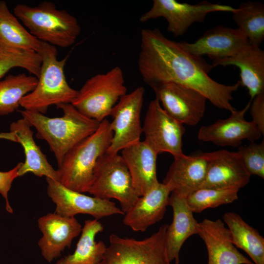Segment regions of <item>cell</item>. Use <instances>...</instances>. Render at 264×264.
I'll return each mask as SVG.
<instances>
[{
	"label": "cell",
	"mask_w": 264,
	"mask_h": 264,
	"mask_svg": "<svg viewBox=\"0 0 264 264\" xmlns=\"http://www.w3.org/2000/svg\"><path fill=\"white\" fill-rule=\"evenodd\" d=\"M41 64L42 58L38 52L0 44V79L15 67L23 68L38 78Z\"/></svg>",
	"instance_id": "obj_30"
},
{
	"label": "cell",
	"mask_w": 264,
	"mask_h": 264,
	"mask_svg": "<svg viewBox=\"0 0 264 264\" xmlns=\"http://www.w3.org/2000/svg\"><path fill=\"white\" fill-rule=\"evenodd\" d=\"M45 178L47 195L56 205L55 213L59 215L71 218L79 214H87L98 220L113 215H125L110 199L88 196L70 190L58 181Z\"/></svg>",
	"instance_id": "obj_13"
},
{
	"label": "cell",
	"mask_w": 264,
	"mask_h": 264,
	"mask_svg": "<svg viewBox=\"0 0 264 264\" xmlns=\"http://www.w3.org/2000/svg\"><path fill=\"white\" fill-rule=\"evenodd\" d=\"M244 168L250 176L264 178V141L241 145L236 152Z\"/></svg>",
	"instance_id": "obj_32"
},
{
	"label": "cell",
	"mask_w": 264,
	"mask_h": 264,
	"mask_svg": "<svg viewBox=\"0 0 264 264\" xmlns=\"http://www.w3.org/2000/svg\"><path fill=\"white\" fill-rule=\"evenodd\" d=\"M112 136L110 122L105 118L93 133L66 153L57 170L59 182L70 190L81 193L88 192L96 163L107 152Z\"/></svg>",
	"instance_id": "obj_3"
},
{
	"label": "cell",
	"mask_w": 264,
	"mask_h": 264,
	"mask_svg": "<svg viewBox=\"0 0 264 264\" xmlns=\"http://www.w3.org/2000/svg\"><path fill=\"white\" fill-rule=\"evenodd\" d=\"M56 106L63 110L62 116L51 118L37 111H19L31 127L36 129L39 136L47 142L59 166L66 153L93 133L100 122L85 115L71 103Z\"/></svg>",
	"instance_id": "obj_2"
},
{
	"label": "cell",
	"mask_w": 264,
	"mask_h": 264,
	"mask_svg": "<svg viewBox=\"0 0 264 264\" xmlns=\"http://www.w3.org/2000/svg\"><path fill=\"white\" fill-rule=\"evenodd\" d=\"M214 66L200 56L187 51L180 42L166 38L156 28L143 29L138 68L143 81L151 87L171 82L195 89L214 106L231 112L233 94L240 86L219 83L209 75Z\"/></svg>",
	"instance_id": "obj_1"
},
{
	"label": "cell",
	"mask_w": 264,
	"mask_h": 264,
	"mask_svg": "<svg viewBox=\"0 0 264 264\" xmlns=\"http://www.w3.org/2000/svg\"><path fill=\"white\" fill-rule=\"evenodd\" d=\"M38 53L42 64L37 85L22 99L20 106L44 114L51 105L71 103L78 90L69 86L66 78L64 68L67 57L58 60L56 47L44 42Z\"/></svg>",
	"instance_id": "obj_5"
},
{
	"label": "cell",
	"mask_w": 264,
	"mask_h": 264,
	"mask_svg": "<svg viewBox=\"0 0 264 264\" xmlns=\"http://www.w3.org/2000/svg\"><path fill=\"white\" fill-rule=\"evenodd\" d=\"M235 9L230 5L207 0L190 4L176 0H154L151 8L141 16L139 21L144 22L163 17L168 23L167 31L177 37L184 35L194 23L203 22L210 13H232Z\"/></svg>",
	"instance_id": "obj_9"
},
{
	"label": "cell",
	"mask_w": 264,
	"mask_h": 264,
	"mask_svg": "<svg viewBox=\"0 0 264 264\" xmlns=\"http://www.w3.org/2000/svg\"><path fill=\"white\" fill-rule=\"evenodd\" d=\"M88 193L101 199L118 200L125 214L139 197L121 155L108 152L96 163Z\"/></svg>",
	"instance_id": "obj_7"
},
{
	"label": "cell",
	"mask_w": 264,
	"mask_h": 264,
	"mask_svg": "<svg viewBox=\"0 0 264 264\" xmlns=\"http://www.w3.org/2000/svg\"><path fill=\"white\" fill-rule=\"evenodd\" d=\"M0 44L37 52L42 45V42L31 35L10 11L4 0H0Z\"/></svg>",
	"instance_id": "obj_27"
},
{
	"label": "cell",
	"mask_w": 264,
	"mask_h": 264,
	"mask_svg": "<svg viewBox=\"0 0 264 264\" xmlns=\"http://www.w3.org/2000/svg\"><path fill=\"white\" fill-rule=\"evenodd\" d=\"M167 224L162 225L150 237L142 240L111 234L99 264H171L166 248Z\"/></svg>",
	"instance_id": "obj_8"
},
{
	"label": "cell",
	"mask_w": 264,
	"mask_h": 264,
	"mask_svg": "<svg viewBox=\"0 0 264 264\" xmlns=\"http://www.w3.org/2000/svg\"><path fill=\"white\" fill-rule=\"evenodd\" d=\"M212 65L234 66L240 71L241 85L247 88L250 100L264 92V51L249 43L232 55L213 60Z\"/></svg>",
	"instance_id": "obj_19"
},
{
	"label": "cell",
	"mask_w": 264,
	"mask_h": 264,
	"mask_svg": "<svg viewBox=\"0 0 264 264\" xmlns=\"http://www.w3.org/2000/svg\"><path fill=\"white\" fill-rule=\"evenodd\" d=\"M0 139H5L17 142V139L15 133L10 132H0Z\"/></svg>",
	"instance_id": "obj_35"
},
{
	"label": "cell",
	"mask_w": 264,
	"mask_h": 264,
	"mask_svg": "<svg viewBox=\"0 0 264 264\" xmlns=\"http://www.w3.org/2000/svg\"><path fill=\"white\" fill-rule=\"evenodd\" d=\"M180 43L189 53L200 57L207 55L214 60L232 55L249 42L238 28L219 25L206 30L194 43Z\"/></svg>",
	"instance_id": "obj_17"
},
{
	"label": "cell",
	"mask_w": 264,
	"mask_h": 264,
	"mask_svg": "<svg viewBox=\"0 0 264 264\" xmlns=\"http://www.w3.org/2000/svg\"><path fill=\"white\" fill-rule=\"evenodd\" d=\"M204 153L207 167L205 179L199 188L240 190L249 182L251 176L237 152L221 150Z\"/></svg>",
	"instance_id": "obj_15"
},
{
	"label": "cell",
	"mask_w": 264,
	"mask_h": 264,
	"mask_svg": "<svg viewBox=\"0 0 264 264\" xmlns=\"http://www.w3.org/2000/svg\"><path fill=\"white\" fill-rule=\"evenodd\" d=\"M31 127L23 118L12 122L10 126V132L15 134L17 142L23 147L25 154L24 162H22L18 170V176L31 173L39 177L44 176L59 181L58 171L49 164L45 155L36 144Z\"/></svg>",
	"instance_id": "obj_24"
},
{
	"label": "cell",
	"mask_w": 264,
	"mask_h": 264,
	"mask_svg": "<svg viewBox=\"0 0 264 264\" xmlns=\"http://www.w3.org/2000/svg\"><path fill=\"white\" fill-rule=\"evenodd\" d=\"M38 225L43 234L38 244L42 256L49 263L60 257L66 248L70 247L82 228L75 217H65L56 213L41 217Z\"/></svg>",
	"instance_id": "obj_16"
},
{
	"label": "cell",
	"mask_w": 264,
	"mask_h": 264,
	"mask_svg": "<svg viewBox=\"0 0 264 264\" xmlns=\"http://www.w3.org/2000/svg\"><path fill=\"white\" fill-rule=\"evenodd\" d=\"M145 89L138 87L122 96L113 107L110 127L113 136L107 152L118 153L123 149L140 141L142 133L141 113Z\"/></svg>",
	"instance_id": "obj_10"
},
{
	"label": "cell",
	"mask_w": 264,
	"mask_h": 264,
	"mask_svg": "<svg viewBox=\"0 0 264 264\" xmlns=\"http://www.w3.org/2000/svg\"><path fill=\"white\" fill-rule=\"evenodd\" d=\"M250 114L252 121L261 132L264 134V92L256 95L252 100Z\"/></svg>",
	"instance_id": "obj_34"
},
{
	"label": "cell",
	"mask_w": 264,
	"mask_h": 264,
	"mask_svg": "<svg viewBox=\"0 0 264 264\" xmlns=\"http://www.w3.org/2000/svg\"><path fill=\"white\" fill-rule=\"evenodd\" d=\"M251 103L250 100L243 109L231 112L227 118L219 119L211 125L201 127L198 133V139L218 146L237 148L243 140L255 142L262 134L252 121H247L244 118Z\"/></svg>",
	"instance_id": "obj_14"
},
{
	"label": "cell",
	"mask_w": 264,
	"mask_h": 264,
	"mask_svg": "<svg viewBox=\"0 0 264 264\" xmlns=\"http://www.w3.org/2000/svg\"><path fill=\"white\" fill-rule=\"evenodd\" d=\"M14 15L34 37L54 46L65 48L73 44L81 33L77 19L50 1L31 6L18 4Z\"/></svg>",
	"instance_id": "obj_4"
},
{
	"label": "cell",
	"mask_w": 264,
	"mask_h": 264,
	"mask_svg": "<svg viewBox=\"0 0 264 264\" xmlns=\"http://www.w3.org/2000/svg\"><path fill=\"white\" fill-rule=\"evenodd\" d=\"M158 154L144 141L121 151L138 197L145 195L157 185L156 161Z\"/></svg>",
	"instance_id": "obj_22"
},
{
	"label": "cell",
	"mask_w": 264,
	"mask_h": 264,
	"mask_svg": "<svg viewBox=\"0 0 264 264\" xmlns=\"http://www.w3.org/2000/svg\"><path fill=\"white\" fill-rule=\"evenodd\" d=\"M151 87L163 109L183 125L195 126L204 116L207 99L198 91L171 82Z\"/></svg>",
	"instance_id": "obj_12"
},
{
	"label": "cell",
	"mask_w": 264,
	"mask_h": 264,
	"mask_svg": "<svg viewBox=\"0 0 264 264\" xmlns=\"http://www.w3.org/2000/svg\"><path fill=\"white\" fill-rule=\"evenodd\" d=\"M103 230L98 220H86L73 253L60 259L55 264H99L107 246L103 241L96 242L95 237Z\"/></svg>",
	"instance_id": "obj_25"
},
{
	"label": "cell",
	"mask_w": 264,
	"mask_h": 264,
	"mask_svg": "<svg viewBox=\"0 0 264 264\" xmlns=\"http://www.w3.org/2000/svg\"><path fill=\"white\" fill-rule=\"evenodd\" d=\"M171 193L167 185L159 182L138 198L125 214L123 223L134 231H145L149 227L162 219Z\"/></svg>",
	"instance_id": "obj_21"
},
{
	"label": "cell",
	"mask_w": 264,
	"mask_h": 264,
	"mask_svg": "<svg viewBox=\"0 0 264 264\" xmlns=\"http://www.w3.org/2000/svg\"><path fill=\"white\" fill-rule=\"evenodd\" d=\"M222 218L234 246L243 250L254 264H264V238L257 230L236 213H225Z\"/></svg>",
	"instance_id": "obj_26"
},
{
	"label": "cell",
	"mask_w": 264,
	"mask_h": 264,
	"mask_svg": "<svg viewBox=\"0 0 264 264\" xmlns=\"http://www.w3.org/2000/svg\"><path fill=\"white\" fill-rule=\"evenodd\" d=\"M183 125L169 115L158 100L151 101L145 115L142 132L144 140L157 154L169 153L173 156L182 155Z\"/></svg>",
	"instance_id": "obj_11"
},
{
	"label": "cell",
	"mask_w": 264,
	"mask_h": 264,
	"mask_svg": "<svg viewBox=\"0 0 264 264\" xmlns=\"http://www.w3.org/2000/svg\"><path fill=\"white\" fill-rule=\"evenodd\" d=\"M22 163V162L19 163L8 171H0V194L5 200V208L9 213H13V211L8 200V192L11 189L13 180L18 177V170Z\"/></svg>",
	"instance_id": "obj_33"
},
{
	"label": "cell",
	"mask_w": 264,
	"mask_h": 264,
	"mask_svg": "<svg viewBox=\"0 0 264 264\" xmlns=\"http://www.w3.org/2000/svg\"><path fill=\"white\" fill-rule=\"evenodd\" d=\"M237 189L201 188L186 198L187 203L193 213H200L209 208L231 203L238 199Z\"/></svg>",
	"instance_id": "obj_31"
},
{
	"label": "cell",
	"mask_w": 264,
	"mask_h": 264,
	"mask_svg": "<svg viewBox=\"0 0 264 264\" xmlns=\"http://www.w3.org/2000/svg\"><path fill=\"white\" fill-rule=\"evenodd\" d=\"M207 167V160L204 153L174 157L162 183L170 188L171 192L186 198L200 187Z\"/></svg>",
	"instance_id": "obj_20"
},
{
	"label": "cell",
	"mask_w": 264,
	"mask_h": 264,
	"mask_svg": "<svg viewBox=\"0 0 264 264\" xmlns=\"http://www.w3.org/2000/svg\"><path fill=\"white\" fill-rule=\"evenodd\" d=\"M37 81L35 76L24 73L8 75L0 81V115L16 110L22 99L35 88Z\"/></svg>",
	"instance_id": "obj_29"
},
{
	"label": "cell",
	"mask_w": 264,
	"mask_h": 264,
	"mask_svg": "<svg viewBox=\"0 0 264 264\" xmlns=\"http://www.w3.org/2000/svg\"><path fill=\"white\" fill-rule=\"evenodd\" d=\"M198 230L206 245L207 264H254L233 244L230 231L221 220L205 219L198 222Z\"/></svg>",
	"instance_id": "obj_18"
},
{
	"label": "cell",
	"mask_w": 264,
	"mask_h": 264,
	"mask_svg": "<svg viewBox=\"0 0 264 264\" xmlns=\"http://www.w3.org/2000/svg\"><path fill=\"white\" fill-rule=\"evenodd\" d=\"M232 19L249 43L260 47L264 39V5L259 1L241 3L232 12Z\"/></svg>",
	"instance_id": "obj_28"
},
{
	"label": "cell",
	"mask_w": 264,
	"mask_h": 264,
	"mask_svg": "<svg viewBox=\"0 0 264 264\" xmlns=\"http://www.w3.org/2000/svg\"><path fill=\"white\" fill-rule=\"evenodd\" d=\"M126 93L122 70L115 66L88 79L71 104L85 115L101 122Z\"/></svg>",
	"instance_id": "obj_6"
},
{
	"label": "cell",
	"mask_w": 264,
	"mask_h": 264,
	"mask_svg": "<svg viewBox=\"0 0 264 264\" xmlns=\"http://www.w3.org/2000/svg\"><path fill=\"white\" fill-rule=\"evenodd\" d=\"M168 205L172 207L173 219L166 232V244L169 259L175 264L179 263V253L185 241L191 236L198 234V222L189 207L186 198L171 192Z\"/></svg>",
	"instance_id": "obj_23"
}]
</instances>
